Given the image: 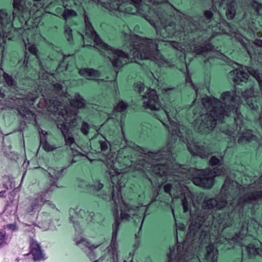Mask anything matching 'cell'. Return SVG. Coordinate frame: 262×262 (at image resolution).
Here are the masks:
<instances>
[{
	"instance_id": "9c48e42d",
	"label": "cell",
	"mask_w": 262,
	"mask_h": 262,
	"mask_svg": "<svg viewBox=\"0 0 262 262\" xmlns=\"http://www.w3.org/2000/svg\"><path fill=\"white\" fill-rule=\"evenodd\" d=\"M144 97L148 99V101H146L148 103L155 105L154 103H157V102L158 101V97L157 95L156 92L153 90L150 89L147 91V92L144 95Z\"/></svg>"
},
{
	"instance_id": "d6986e66",
	"label": "cell",
	"mask_w": 262,
	"mask_h": 262,
	"mask_svg": "<svg viewBox=\"0 0 262 262\" xmlns=\"http://www.w3.org/2000/svg\"><path fill=\"white\" fill-rule=\"evenodd\" d=\"M127 108H128V105L126 103H125L124 101H120L116 106L115 110L117 112H120L125 111Z\"/></svg>"
},
{
	"instance_id": "836d02e7",
	"label": "cell",
	"mask_w": 262,
	"mask_h": 262,
	"mask_svg": "<svg viewBox=\"0 0 262 262\" xmlns=\"http://www.w3.org/2000/svg\"><path fill=\"white\" fill-rule=\"evenodd\" d=\"M255 44H256L257 45L259 46L260 47H261L262 46V41L261 40H256L255 41Z\"/></svg>"
},
{
	"instance_id": "4316f807",
	"label": "cell",
	"mask_w": 262,
	"mask_h": 262,
	"mask_svg": "<svg viewBox=\"0 0 262 262\" xmlns=\"http://www.w3.org/2000/svg\"><path fill=\"white\" fill-rule=\"evenodd\" d=\"M28 50L31 54H32L34 56H36L37 51H36V49L34 46H30V47H28Z\"/></svg>"
},
{
	"instance_id": "5bb4252c",
	"label": "cell",
	"mask_w": 262,
	"mask_h": 262,
	"mask_svg": "<svg viewBox=\"0 0 262 262\" xmlns=\"http://www.w3.org/2000/svg\"><path fill=\"white\" fill-rule=\"evenodd\" d=\"M218 202L217 201V200H215V199H212L206 200H205L203 202V204H202V206H203V208L204 209H212V208H214L216 207H217Z\"/></svg>"
},
{
	"instance_id": "1f68e13d",
	"label": "cell",
	"mask_w": 262,
	"mask_h": 262,
	"mask_svg": "<svg viewBox=\"0 0 262 262\" xmlns=\"http://www.w3.org/2000/svg\"><path fill=\"white\" fill-rule=\"evenodd\" d=\"M171 188V185L169 184H166L164 187V189L165 192H166V193H169V192H170Z\"/></svg>"
},
{
	"instance_id": "7a4b0ae2",
	"label": "cell",
	"mask_w": 262,
	"mask_h": 262,
	"mask_svg": "<svg viewBox=\"0 0 262 262\" xmlns=\"http://www.w3.org/2000/svg\"><path fill=\"white\" fill-rule=\"evenodd\" d=\"M216 125L217 121L208 113L199 116L193 124L195 131L202 135H208L211 133Z\"/></svg>"
},
{
	"instance_id": "ba28073f",
	"label": "cell",
	"mask_w": 262,
	"mask_h": 262,
	"mask_svg": "<svg viewBox=\"0 0 262 262\" xmlns=\"http://www.w3.org/2000/svg\"><path fill=\"white\" fill-rule=\"evenodd\" d=\"M79 74L86 78H96L100 75L98 71L90 69H83L79 71Z\"/></svg>"
},
{
	"instance_id": "44dd1931",
	"label": "cell",
	"mask_w": 262,
	"mask_h": 262,
	"mask_svg": "<svg viewBox=\"0 0 262 262\" xmlns=\"http://www.w3.org/2000/svg\"><path fill=\"white\" fill-rule=\"evenodd\" d=\"M76 15L75 11H74L72 10H69V9H67L65 11V12L63 13V17L65 19H67L69 17H70L72 16H74Z\"/></svg>"
},
{
	"instance_id": "e575fe53",
	"label": "cell",
	"mask_w": 262,
	"mask_h": 262,
	"mask_svg": "<svg viewBox=\"0 0 262 262\" xmlns=\"http://www.w3.org/2000/svg\"><path fill=\"white\" fill-rule=\"evenodd\" d=\"M1 94H2L1 93V90H0V95H1Z\"/></svg>"
},
{
	"instance_id": "7c38bea8",
	"label": "cell",
	"mask_w": 262,
	"mask_h": 262,
	"mask_svg": "<svg viewBox=\"0 0 262 262\" xmlns=\"http://www.w3.org/2000/svg\"><path fill=\"white\" fill-rule=\"evenodd\" d=\"M219 171H218L217 169H214V170H209V171H202L201 173L199 174V176L201 177L200 178H213L214 177L219 175Z\"/></svg>"
},
{
	"instance_id": "30bf717a",
	"label": "cell",
	"mask_w": 262,
	"mask_h": 262,
	"mask_svg": "<svg viewBox=\"0 0 262 262\" xmlns=\"http://www.w3.org/2000/svg\"><path fill=\"white\" fill-rule=\"evenodd\" d=\"M262 197V193L260 192H253L250 193L249 194L247 195L244 197L243 201L245 202H249L253 201L256 200L260 199Z\"/></svg>"
},
{
	"instance_id": "9a60e30c",
	"label": "cell",
	"mask_w": 262,
	"mask_h": 262,
	"mask_svg": "<svg viewBox=\"0 0 262 262\" xmlns=\"http://www.w3.org/2000/svg\"><path fill=\"white\" fill-rule=\"evenodd\" d=\"M71 106L76 109L83 108L85 107V103H84L82 98H81L80 96L79 97H76L75 99L71 100L70 101Z\"/></svg>"
},
{
	"instance_id": "8992f818",
	"label": "cell",
	"mask_w": 262,
	"mask_h": 262,
	"mask_svg": "<svg viewBox=\"0 0 262 262\" xmlns=\"http://www.w3.org/2000/svg\"><path fill=\"white\" fill-rule=\"evenodd\" d=\"M30 248L34 260L39 261L43 258V254L40 247L34 241H32L31 243Z\"/></svg>"
},
{
	"instance_id": "ac0fdd59",
	"label": "cell",
	"mask_w": 262,
	"mask_h": 262,
	"mask_svg": "<svg viewBox=\"0 0 262 262\" xmlns=\"http://www.w3.org/2000/svg\"><path fill=\"white\" fill-rule=\"evenodd\" d=\"M8 14L5 10H0V23L4 25L7 21Z\"/></svg>"
},
{
	"instance_id": "e0dca14e",
	"label": "cell",
	"mask_w": 262,
	"mask_h": 262,
	"mask_svg": "<svg viewBox=\"0 0 262 262\" xmlns=\"http://www.w3.org/2000/svg\"><path fill=\"white\" fill-rule=\"evenodd\" d=\"M212 50V47L209 45L200 46L195 48V51L197 53H202Z\"/></svg>"
},
{
	"instance_id": "d6a6232c",
	"label": "cell",
	"mask_w": 262,
	"mask_h": 262,
	"mask_svg": "<svg viewBox=\"0 0 262 262\" xmlns=\"http://www.w3.org/2000/svg\"><path fill=\"white\" fill-rule=\"evenodd\" d=\"M136 85L137 86H135V87H136V88H137V91H139V92L143 91V90L144 89V87L143 86H142V84H141V83H140V84L137 83Z\"/></svg>"
},
{
	"instance_id": "d4e9b609",
	"label": "cell",
	"mask_w": 262,
	"mask_h": 262,
	"mask_svg": "<svg viewBox=\"0 0 262 262\" xmlns=\"http://www.w3.org/2000/svg\"><path fill=\"white\" fill-rule=\"evenodd\" d=\"M5 238H6L5 232L2 230L0 232V246L5 241Z\"/></svg>"
},
{
	"instance_id": "f546056e",
	"label": "cell",
	"mask_w": 262,
	"mask_h": 262,
	"mask_svg": "<svg viewBox=\"0 0 262 262\" xmlns=\"http://www.w3.org/2000/svg\"><path fill=\"white\" fill-rule=\"evenodd\" d=\"M100 144H101V150L102 151H106L108 149V146L107 144H106V142H103V141H101L100 142Z\"/></svg>"
},
{
	"instance_id": "cb8c5ba5",
	"label": "cell",
	"mask_w": 262,
	"mask_h": 262,
	"mask_svg": "<svg viewBox=\"0 0 262 262\" xmlns=\"http://www.w3.org/2000/svg\"><path fill=\"white\" fill-rule=\"evenodd\" d=\"M114 52L116 54V55H117L119 56L122 57L124 58H128V56L124 52H122V51L117 50H114Z\"/></svg>"
},
{
	"instance_id": "277c9868",
	"label": "cell",
	"mask_w": 262,
	"mask_h": 262,
	"mask_svg": "<svg viewBox=\"0 0 262 262\" xmlns=\"http://www.w3.org/2000/svg\"><path fill=\"white\" fill-rule=\"evenodd\" d=\"M221 100L227 106H233L238 105L240 103L239 98L237 94L232 91L226 92L222 94Z\"/></svg>"
},
{
	"instance_id": "4fadbf2b",
	"label": "cell",
	"mask_w": 262,
	"mask_h": 262,
	"mask_svg": "<svg viewBox=\"0 0 262 262\" xmlns=\"http://www.w3.org/2000/svg\"><path fill=\"white\" fill-rule=\"evenodd\" d=\"M166 171L167 169H166V166L163 165H161V164L156 165L153 168V171L154 172V174H156L159 176H164L166 173Z\"/></svg>"
},
{
	"instance_id": "d590c367",
	"label": "cell",
	"mask_w": 262,
	"mask_h": 262,
	"mask_svg": "<svg viewBox=\"0 0 262 262\" xmlns=\"http://www.w3.org/2000/svg\"><path fill=\"white\" fill-rule=\"evenodd\" d=\"M0 38H1V32H0Z\"/></svg>"
},
{
	"instance_id": "52a82bcc",
	"label": "cell",
	"mask_w": 262,
	"mask_h": 262,
	"mask_svg": "<svg viewBox=\"0 0 262 262\" xmlns=\"http://www.w3.org/2000/svg\"><path fill=\"white\" fill-rule=\"evenodd\" d=\"M236 14V1L229 2L227 5L226 15L228 20H232Z\"/></svg>"
},
{
	"instance_id": "2e32d148",
	"label": "cell",
	"mask_w": 262,
	"mask_h": 262,
	"mask_svg": "<svg viewBox=\"0 0 262 262\" xmlns=\"http://www.w3.org/2000/svg\"><path fill=\"white\" fill-rule=\"evenodd\" d=\"M247 252L250 257H255L259 254L258 249L255 246L252 245H249L246 247Z\"/></svg>"
},
{
	"instance_id": "7402d4cb",
	"label": "cell",
	"mask_w": 262,
	"mask_h": 262,
	"mask_svg": "<svg viewBox=\"0 0 262 262\" xmlns=\"http://www.w3.org/2000/svg\"><path fill=\"white\" fill-rule=\"evenodd\" d=\"M89 126L88 124L86 122H83L82 124V126L81 127V131L84 135H87L89 133Z\"/></svg>"
},
{
	"instance_id": "5b68a950",
	"label": "cell",
	"mask_w": 262,
	"mask_h": 262,
	"mask_svg": "<svg viewBox=\"0 0 262 262\" xmlns=\"http://www.w3.org/2000/svg\"><path fill=\"white\" fill-rule=\"evenodd\" d=\"M192 181L197 186L206 189H209L213 187L214 180L213 178H205L197 177L192 179Z\"/></svg>"
},
{
	"instance_id": "4dcf8cb0",
	"label": "cell",
	"mask_w": 262,
	"mask_h": 262,
	"mask_svg": "<svg viewBox=\"0 0 262 262\" xmlns=\"http://www.w3.org/2000/svg\"><path fill=\"white\" fill-rule=\"evenodd\" d=\"M252 5L253 8H255V9H257L258 11H259V10H261V8L259 7V6H261V4H258L257 2H256L254 1V2H253Z\"/></svg>"
},
{
	"instance_id": "484cf974",
	"label": "cell",
	"mask_w": 262,
	"mask_h": 262,
	"mask_svg": "<svg viewBox=\"0 0 262 262\" xmlns=\"http://www.w3.org/2000/svg\"><path fill=\"white\" fill-rule=\"evenodd\" d=\"M214 250V246L212 244L209 245L206 248V257L209 256V255L212 253Z\"/></svg>"
},
{
	"instance_id": "ffe728a7",
	"label": "cell",
	"mask_w": 262,
	"mask_h": 262,
	"mask_svg": "<svg viewBox=\"0 0 262 262\" xmlns=\"http://www.w3.org/2000/svg\"><path fill=\"white\" fill-rule=\"evenodd\" d=\"M3 77H4V78L5 79L6 83L8 86H13V82L14 81H13V77L11 76L8 75L7 73H4Z\"/></svg>"
},
{
	"instance_id": "83f0119b",
	"label": "cell",
	"mask_w": 262,
	"mask_h": 262,
	"mask_svg": "<svg viewBox=\"0 0 262 262\" xmlns=\"http://www.w3.org/2000/svg\"><path fill=\"white\" fill-rule=\"evenodd\" d=\"M182 205H183V209H184V212H187L189 208H188L187 202L186 199H184L183 200V201H182Z\"/></svg>"
},
{
	"instance_id": "6da1fadb",
	"label": "cell",
	"mask_w": 262,
	"mask_h": 262,
	"mask_svg": "<svg viewBox=\"0 0 262 262\" xmlns=\"http://www.w3.org/2000/svg\"><path fill=\"white\" fill-rule=\"evenodd\" d=\"M202 104L208 114L216 121H222L224 118L225 107L221 102L216 98L205 97L202 99Z\"/></svg>"
},
{
	"instance_id": "8fae6325",
	"label": "cell",
	"mask_w": 262,
	"mask_h": 262,
	"mask_svg": "<svg viewBox=\"0 0 262 262\" xmlns=\"http://www.w3.org/2000/svg\"><path fill=\"white\" fill-rule=\"evenodd\" d=\"M253 138V135L252 133L250 132V131H246L244 133L242 134L241 136L239 139V144H247L252 140Z\"/></svg>"
},
{
	"instance_id": "3957f363",
	"label": "cell",
	"mask_w": 262,
	"mask_h": 262,
	"mask_svg": "<svg viewBox=\"0 0 262 262\" xmlns=\"http://www.w3.org/2000/svg\"><path fill=\"white\" fill-rule=\"evenodd\" d=\"M230 76L232 81L237 85L247 83L249 78L248 73L242 69H237L232 71L230 73Z\"/></svg>"
},
{
	"instance_id": "603a6c76",
	"label": "cell",
	"mask_w": 262,
	"mask_h": 262,
	"mask_svg": "<svg viewBox=\"0 0 262 262\" xmlns=\"http://www.w3.org/2000/svg\"><path fill=\"white\" fill-rule=\"evenodd\" d=\"M219 159L217 158L216 157H212V158L210 159L209 160V163L212 165H216L218 164L219 163Z\"/></svg>"
},
{
	"instance_id": "f1b7e54d",
	"label": "cell",
	"mask_w": 262,
	"mask_h": 262,
	"mask_svg": "<svg viewBox=\"0 0 262 262\" xmlns=\"http://www.w3.org/2000/svg\"><path fill=\"white\" fill-rule=\"evenodd\" d=\"M204 15L205 16V17L208 19H210L211 18H212L213 17V13H212V11H206L205 13H204Z\"/></svg>"
}]
</instances>
